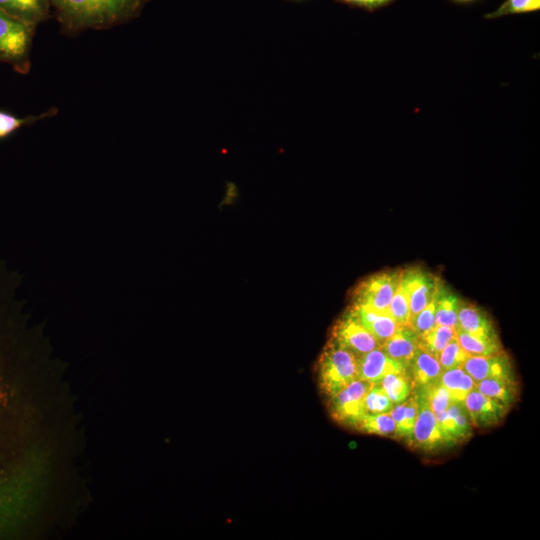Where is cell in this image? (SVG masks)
<instances>
[{"label":"cell","instance_id":"obj_1","mask_svg":"<svg viewBox=\"0 0 540 540\" xmlns=\"http://www.w3.org/2000/svg\"><path fill=\"white\" fill-rule=\"evenodd\" d=\"M148 0H50L51 13L65 36L109 29L139 16Z\"/></svg>","mask_w":540,"mask_h":540},{"label":"cell","instance_id":"obj_2","mask_svg":"<svg viewBox=\"0 0 540 540\" xmlns=\"http://www.w3.org/2000/svg\"><path fill=\"white\" fill-rule=\"evenodd\" d=\"M37 25L19 20L0 8V62L19 74L31 69V50Z\"/></svg>","mask_w":540,"mask_h":540},{"label":"cell","instance_id":"obj_3","mask_svg":"<svg viewBox=\"0 0 540 540\" xmlns=\"http://www.w3.org/2000/svg\"><path fill=\"white\" fill-rule=\"evenodd\" d=\"M357 378V356L329 339L318 360L321 391L329 398Z\"/></svg>","mask_w":540,"mask_h":540},{"label":"cell","instance_id":"obj_4","mask_svg":"<svg viewBox=\"0 0 540 540\" xmlns=\"http://www.w3.org/2000/svg\"><path fill=\"white\" fill-rule=\"evenodd\" d=\"M402 269L383 270L362 280L353 290L352 303L378 312H388L400 281Z\"/></svg>","mask_w":540,"mask_h":540},{"label":"cell","instance_id":"obj_5","mask_svg":"<svg viewBox=\"0 0 540 540\" xmlns=\"http://www.w3.org/2000/svg\"><path fill=\"white\" fill-rule=\"evenodd\" d=\"M372 383L355 379L340 391L329 397V412L333 419L354 428L360 418L367 413L365 396Z\"/></svg>","mask_w":540,"mask_h":540},{"label":"cell","instance_id":"obj_6","mask_svg":"<svg viewBox=\"0 0 540 540\" xmlns=\"http://www.w3.org/2000/svg\"><path fill=\"white\" fill-rule=\"evenodd\" d=\"M330 338L356 356L380 346L378 340L363 326L351 307L336 321Z\"/></svg>","mask_w":540,"mask_h":540},{"label":"cell","instance_id":"obj_7","mask_svg":"<svg viewBox=\"0 0 540 540\" xmlns=\"http://www.w3.org/2000/svg\"><path fill=\"white\" fill-rule=\"evenodd\" d=\"M440 281V278L418 266L402 270L401 283L409 298L410 319L432 301Z\"/></svg>","mask_w":540,"mask_h":540},{"label":"cell","instance_id":"obj_8","mask_svg":"<svg viewBox=\"0 0 540 540\" xmlns=\"http://www.w3.org/2000/svg\"><path fill=\"white\" fill-rule=\"evenodd\" d=\"M414 395L418 401V413L413 428L412 446L429 452L448 446L437 424L435 413L423 397L415 393Z\"/></svg>","mask_w":540,"mask_h":540},{"label":"cell","instance_id":"obj_9","mask_svg":"<svg viewBox=\"0 0 540 540\" xmlns=\"http://www.w3.org/2000/svg\"><path fill=\"white\" fill-rule=\"evenodd\" d=\"M471 424L476 428H489L498 425L509 408L500 402L473 389L463 400Z\"/></svg>","mask_w":540,"mask_h":540},{"label":"cell","instance_id":"obj_10","mask_svg":"<svg viewBox=\"0 0 540 540\" xmlns=\"http://www.w3.org/2000/svg\"><path fill=\"white\" fill-rule=\"evenodd\" d=\"M407 366L390 356L380 347L357 356V378L370 383H379L386 375L406 372Z\"/></svg>","mask_w":540,"mask_h":540},{"label":"cell","instance_id":"obj_11","mask_svg":"<svg viewBox=\"0 0 540 540\" xmlns=\"http://www.w3.org/2000/svg\"><path fill=\"white\" fill-rule=\"evenodd\" d=\"M435 416L448 446L471 437L473 426L463 401H454L446 410Z\"/></svg>","mask_w":540,"mask_h":540},{"label":"cell","instance_id":"obj_12","mask_svg":"<svg viewBox=\"0 0 540 540\" xmlns=\"http://www.w3.org/2000/svg\"><path fill=\"white\" fill-rule=\"evenodd\" d=\"M462 367L476 383L488 378H515L511 359L505 352L490 356L470 355Z\"/></svg>","mask_w":540,"mask_h":540},{"label":"cell","instance_id":"obj_13","mask_svg":"<svg viewBox=\"0 0 540 540\" xmlns=\"http://www.w3.org/2000/svg\"><path fill=\"white\" fill-rule=\"evenodd\" d=\"M456 328L475 336L499 339L495 326L488 314L470 302H461Z\"/></svg>","mask_w":540,"mask_h":540},{"label":"cell","instance_id":"obj_14","mask_svg":"<svg viewBox=\"0 0 540 540\" xmlns=\"http://www.w3.org/2000/svg\"><path fill=\"white\" fill-rule=\"evenodd\" d=\"M413 390L420 389L437 382L443 372L438 359L418 346L413 358L407 366Z\"/></svg>","mask_w":540,"mask_h":540},{"label":"cell","instance_id":"obj_15","mask_svg":"<svg viewBox=\"0 0 540 540\" xmlns=\"http://www.w3.org/2000/svg\"><path fill=\"white\" fill-rule=\"evenodd\" d=\"M418 343L415 331L409 325H401L379 347L391 358L408 366L418 349Z\"/></svg>","mask_w":540,"mask_h":540},{"label":"cell","instance_id":"obj_16","mask_svg":"<svg viewBox=\"0 0 540 540\" xmlns=\"http://www.w3.org/2000/svg\"><path fill=\"white\" fill-rule=\"evenodd\" d=\"M0 8L19 20L37 26L52 16L50 0H0Z\"/></svg>","mask_w":540,"mask_h":540},{"label":"cell","instance_id":"obj_17","mask_svg":"<svg viewBox=\"0 0 540 540\" xmlns=\"http://www.w3.org/2000/svg\"><path fill=\"white\" fill-rule=\"evenodd\" d=\"M363 326L381 344L397 328V324L388 312H378L363 306H350Z\"/></svg>","mask_w":540,"mask_h":540},{"label":"cell","instance_id":"obj_18","mask_svg":"<svg viewBox=\"0 0 540 540\" xmlns=\"http://www.w3.org/2000/svg\"><path fill=\"white\" fill-rule=\"evenodd\" d=\"M395 422L394 438L403 439L412 446V436L418 413L416 396L410 395L405 401L396 404L389 412Z\"/></svg>","mask_w":540,"mask_h":540},{"label":"cell","instance_id":"obj_19","mask_svg":"<svg viewBox=\"0 0 540 540\" xmlns=\"http://www.w3.org/2000/svg\"><path fill=\"white\" fill-rule=\"evenodd\" d=\"M475 389L500 402L509 409L517 400L519 386L516 378H488L476 383Z\"/></svg>","mask_w":540,"mask_h":540},{"label":"cell","instance_id":"obj_20","mask_svg":"<svg viewBox=\"0 0 540 540\" xmlns=\"http://www.w3.org/2000/svg\"><path fill=\"white\" fill-rule=\"evenodd\" d=\"M462 300L442 281L436 291V325L457 327L458 311Z\"/></svg>","mask_w":540,"mask_h":540},{"label":"cell","instance_id":"obj_21","mask_svg":"<svg viewBox=\"0 0 540 540\" xmlns=\"http://www.w3.org/2000/svg\"><path fill=\"white\" fill-rule=\"evenodd\" d=\"M439 381L449 391L454 401H463L476 386V381L463 367L443 370Z\"/></svg>","mask_w":540,"mask_h":540},{"label":"cell","instance_id":"obj_22","mask_svg":"<svg viewBox=\"0 0 540 540\" xmlns=\"http://www.w3.org/2000/svg\"><path fill=\"white\" fill-rule=\"evenodd\" d=\"M456 339L471 356H490L504 352L499 339H489L469 334L456 328Z\"/></svg>","mask_w":540,"mask_h":540},{"label":"cell","instance_id":"obj_23","mask_svg":"<svg viewBox=\"0 0 540 540\" xmlns=\"http://www.w3.org/2000/svg\"><path fill=\"white\" fill-rule=\"evenodd\" d=\"M455 335L456 328L435 325L418 336V346L437 358L441 350L455 337Z\"/></svg>","mask_w":540,"mask_h":540},{"label":"cell","instance_id":"obj_24","mask_svg":"<svg viewBox=\"0 0 540 540\" xmlns=\"http://www.w3.org/2000/svg\"><path fill=\"white\" fill-rule=\"evenodd\" d=\"M360 432L379 436L393 437L395 422L390 413H365L354 426Z\"/></svg>","mask_w":540,"mask_h":540},{"label":"cell","instance_id":"obj_25","mask_svg":"<svg viewBox=\"0 0 540 540\" xmlns=\"http://www.w3.org/2000/svg\"><path fill=\"white\" fill-rule=\"evenodd\" d=\"M379 383L395 405L405 401L413 392L412 381L407 371L388 374Z\"/></svg>","mask_w":540,"mask_h":540},{"label":"cell","instance_id":"obj_26","mask_svg":"<svg viewBox=\"0 0 540 540\" xmlns=\"http://www.w3.org/2000/svg\"><path fill=\"white\" fill-rule=\"evenodd\" d=\"M58 109L51 107L39 115H28L26 117H17L6 111L0 110V139L6 138L18 129L34 124L35 122L54 117Z\"/></svg>","mask_w":540,"mask_h":540},{"label":"cell","instance_id":"obj_27","mask_svg":"<svg viewBox=\"0 0 540 540\" xmlns=\"http://www.w3.org/2000/svg\"><path fill=\"white\" fill-rule=\"evenodd\" d=\"M413 392L423 397L435 414L446 410L454 402L449 391L439 380L420 389L413 390Z\"/></svg>","mask_w":540,"mask_h":540},{"label":"cell","instance_id":"obj_28","mask_svg":"<svg viewBox=\"0 0 540 540\" xmlns=\"http://www.w3.org/2000/svg\"><path fill=\"white\" fill-rule=\"evenodd\" d=\"M388 313L394 319L398 326L409 325L410 303L407 292L403 287L401 281L390 301Z\"/></svg>","mask_w":540,"mask_h":540},{"label":"cell","instance_id":"obj_29","mask_svg":"<svg viewBox=\"0 0 540 540\" xmlns=\"http://www.w3.org/2000/svg\"><path fill=\"white\" fill-rule=\"evenodd\" d=\"M364 402L367 413H387L395 406L384 392L380 383H372Z\"/></svg>","mask_w":540,"mask_h":540},{"label":"cell","instance_id":"obj_30","mask_svg":"<svg viewBox=\"0 0 540 540\" xmlns=\"http://www.w3.org/2000/svg\"><path fill=\"white\" fill-rule=\"evenodd\" d=\"M470 355L461 347L454 337L439 353L437 359L443 370L462 367Z\"/></svg>","mask_w":540,"mask_h":540},{"label":"cell","instance_id":"obj_31","mask_svg":"<svg viewBox=\"0 0 540 540\" xmlns=\"http://www.w3.org/2000/svg\"><path fill=\"white\" fill-rule=\"evenodd\" d=\"M539 8L540 0H506L497 10L486 17L497 18L508 14L534 12Z\"/></svg>","mask_w":540,"mask_h":540},{"label":"cell","instance_id":"obj_32","mask_svg":"<svg viewBox=\"0 0 540 540\" xmlns=\"http://www.w3.org/2000/svg\"><path fill=\"white\" fill-rule=\"evenodd\" d=\"M435 312L436 293L432 301L410 319L409 326L418 336L421 335L436 325Z\"/></svg>","mask_w":540,"mask_h":540},{"label":"cell","instance_id":"obj_33","mask_svg":"<svg viewBox=\"0 0 540 540\" xmlns=\"http://www.w3.org/2000/svg\"><path fill=\"white\" fill-rule=\"evenodd\" d=\"M347 3L364 6L368 8L378 7L388 3L391 0H343Z\"/></svg>","mask_w":540,"mask_h":540},{"label":"cell","instance_id":"obj_34","mask_svg":"<svg viewBox=\"0 0 540 540\" xmlns=\"http://www.w3.org/2000/svg\"><path fill=\"white\" fill-rule=\"evenodd\" d=\"M459 1H469V0H459Z\"/></svg>","mask_w":540,"mask_h":540}]
</instances>
